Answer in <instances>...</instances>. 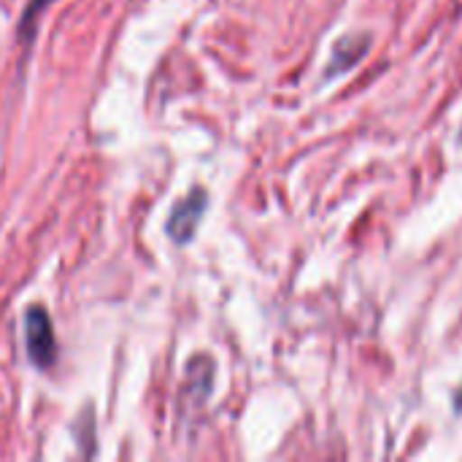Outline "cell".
<instances>
[{
	"label": "cell",
	"instance_id": "cell-1",
	"mask_svg": "<svg viewBox=\"0 0 462 462\" xmlns=\"http://www.w3.org/2000/svg\"><path fill=\"white\" fill-rule=\"evenodd\" d=\"M24 338H27V355L35 365L49 368L57 357V341L51 330V319L43 309H30L24 319Z\"/></svg>",
	"mask_w": 462,
	"mask_h": 462
},
{
	"label": "cell",
	"instance_id": "cell-2",
	"mask_svg": "<svg viewBox=\"0 0 462 462\" xmlns=\"http://www.w3.org/2000/svg\"><path fill=\"white\" fill-rule=\"evenodd\" d=\"M203 208H206V192H203V189L189 192V195L173 208V214H171V219H168V230H171V236H173L179 244H184V241L192 238V233H195L200 217H203Z\"/></svg>",
	"mask_w": 462,
	"mask_h": 462
}]
</instances>
